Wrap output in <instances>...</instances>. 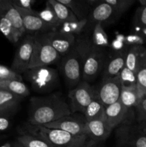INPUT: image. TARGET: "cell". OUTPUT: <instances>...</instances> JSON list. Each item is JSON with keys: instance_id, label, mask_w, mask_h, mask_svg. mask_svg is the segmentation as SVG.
Here are the masks:
<instances>
[{"instance_id": "cell-1", "label": "cell", "mask_w": 146, "mask_h": 147, "mask_svg": "<svg viewBox=\"0 0 146 147\" xmlns=\"http://www.w3.org/2000/svg\"><path fill=\"white\" fill-rule=\"evenodd\" d=\"M72 113L61 93L33 97L29 100L28 121L31 126H44Z\"/></svg>"}, {"instance_id": "cell-2", "label": "cell", "mask_w": 146, "mask_h": 147, "mask_svg": "<svg viewBox=\"0 0 146 147\" xmlns=\"http://www.w3.org/2000/svg\"><path fill=\"white\" fill-rule=\"evenodd\" d=\"M75 45L82 58V78L87 83L93 81L105 65L104 49L94 46L84 37L76 40Z\"/></svg>"}, {"instance_id": "cell-3", "label": "cell", "mask_w": 146, "mask_h": 147, "mask_svg": "<svg viewBox=\"0 0 146 147\" xmlns=\"http://www.w3.org/2000/svg\"><path fill=\"white\" fill-rule=\"evenodd\" d=\"M27 129L28 133L43 138L54 147H85L90 140L87 135L77 136L64 131L44 126L29 124Z\"/></svg>"}, {"instance_id": "cell-4", "label": "cell", "mask_w": 146, "mask_h": 147, "mask_svg": "<svg viewBox=\"0 0 146 147\" xmlns=\"http://www.w3.org/2000/svg\"><path fill=\"white\" fill-rule=\"evenodd\" d=\"M24 74L33 90L40 94L52 93L57 89L60 83L58 73L50 66L29 68Z\"/></svg>"}, {"instance_id": "cell-5", "label": "cell", "mask_w": 146, "mask_h": 147, "mask_svg": "<svg viewBox=\"0 0 146 147\" xmlns=\"http://www.w3.org/2000/svg\"><path fill=\"white\" fill-rule=\"evenodd\" d=\"M136 116L131 109L127 119L118 126L116 132L119 147H146V134L135 125Z\"/></svg>"}, {"instance_id": "cell-6", "label": "cell", "mask_w": 146, "mask_h": 147, "mask_svg": "<svg viewBox=\"0 0 146 147\" xmlns=\"http://www.w3.org/2000/svg\"><path fill=\"white\" fill-rule=\"evenodd\" d=\"M82 67L81 54L74 45V47L67 55L63 56L60 63L61 74L69 88H74L82 81Z\"/></svg>"}, {"instance_id": "cell-7", "label": "cell", "mask_w": 146, "mask_h": 147, "mask_svg": "<svg viewBox=\"0 0 146 147\" xmlns=\"http://www.w3.org/2000/svg\"><path fill=\"white\" fill-rule=\"evenodd\" d=\"M61 56L49 42L45 33L34 35V49L29 68L49 66L57 63Z\"/></svg>"}, {"instance_id": "cell-8", "label": "cell", "mask_w": 146, "mask_h": 147, "mask_svg": "<svg viewBox=\"0 0 146 147\" xmlns=\"http://www.w3.org/2000/svg\"><path fill=\"white\" fill-rule=\"evenodd\" d=\"M70 107L72 113H84L86 108L92 101L98 98L97 89L90 83L82 80L69 92Z\"/></svg>"}, {"instance_id": "cell-9", "label": "cell", "mask_w": 146, "mask_h": 147, "mask_svg": "<svg viewBox=\"0 0 146 147\" xmlns=\"http://www.w3.org/2000/svg\"><path fill=\"white\" fill-rule=\"evenodd\" d=\"M86 123L87 121L84 114L74 113L41 126H44L49 129H59L71 134L79 136L86 135Z\"/></svg>"}, {"instance_id": "cell-10", "label": "cell", "mask_w": 146, "mask_h": 147, "mask_svg": "<svg viewBox=\"0 0 146 147\" xmlns=\"http://www.w3.org/2000/svg\"><path fill=\"white\" fill-rule=\"evenodd\" d=\"M34 35L28 34L21 41L16 51L11 67L14 71L21 75L29 69L33 49H34Z\"/></svg>"}, {"instance_id": "cell-11", "label": "cell", "mask_w": 146, "mask_h": 147, "mask_svg": "<svg viewBox=\"0 0 146 147\" xmlns=\"http://www.w3.org/2000/svg\"><path fill=\"white\" fill-rule=\"evenodd\" d=\"M121 90L122 86L119 76L102 79L101 86L97 89L98 99L106 108L120 100Z\"/></svg>"}, {"instance_id": "cell-12", "label": "cell", "mask_w": 146, "mask_h": 147, "mask_svg": "<svg viewBox=\"0 0 146 147\" xmlns=\"http://www.w3.org/2000/svg\"><path fill=\"white\" fill-rule=\"evenodd\" d=\"M14 7L18 10L21 17L26 33L29 34H42L53 31L47 24L42 21L39 15L38 11L34 9L27 10Z\"/></svg>"}, {"instance_id": "cell-13", "label": "cell", "mask_w": 146, "mask_h": 147, "mask_svg": "<svg viewBox=\"0 0 146 147\" xmlns=\"http://www.w3.org/2000/svg\"><path fill=\"white\" fill-rule=\"evenodd\" d=\"M46 36L53 48L60 56L67 55L75 45V36L62 32L59 30L46 32Z\"/></svg>"}, {"instance_id": "cell-14", "label": "cell", "mask_w": 146, "mask_h": 147, "mask_svg": "<svg viewBox=\"0 0 146 147\" xmlns=\"http://www.w3.org/2000/svg\"><path fill=\"white\" fill-rule=\"evenodd\" d=\"M113 129L110 126L106 119L95 120L87 122L86 135L90 140L101 142L105 141L111 134Z\"/></svg>"}, {"instance_id": "cell-15", "label": "cell", "mask_w": 146, "mask_h": 147, "mask_svg": "<svg viewBox=\"0 0 146 147\" xmlns=\"http://www.w3.org/2000/svg\"><path fill=\"white\" fill-rule=\"evenodd\" d=\"M118 17L114 9L104 0H102L98 5L90 11L89 14V20L94 24L110 23Z\"/></svg>"}, {"instance_id": "cell-16", "label": "cell", "mask_w": 146, "mask_h": 147, "mask_svg": "<svg viewBox=\"0 0 146 147\" xmlns=\"http://www.w3.org/2000/svg\"><path fill=\"white\" fill-rule=\"evenodd\" d=\"M0 17L9 20L21 37L26 34L21 16L11 0H0Z\"/></svg>"}, {"instance_id": "cell-17", "label": "cell", "mask_w": 146, "mask_h": 147, "mask_svg": "<svg viewBox=\"0 0 146 147\" xmlns=\"http://www.w3.org/2000/svg\"><path fill=\"white\" fill-rule=\"evenodd\" d=\"M132 109H127L120 100L105 108V119L112 129L118 127L125 121Z\"/></svg>"}, {"instance_id": "cell-18", "label": "cell", "mask_w": 146, "mask_h": 147, "mask_svg": "<svg viewBox=\"0 0 146 147\" xmlns=\"http://www.w3.org/2000/svg\"><path fill=\"white\" fill-rule=\"evenodd\" d=\"M146 60V48L143 46H133L125 53V67L137 72L143 67Z\"/></svg>"}, {"instance_id": "cell-19", "label": "cell", "mask_w": 146, "mask_h": 147, "mask_svg": "<svg viewBox=\"0 0 146 147\" xmlns=\"http://www.w3.org/2000/svg\"><path fill=\"white\" fill-rule=\"evenodd\" d=\"M125 67V53H117L106 63L103 72L102 79L112 78L119 76Z\"/></svg>"}, {"instance_id": "cell-20", "label": "cell", "mask_w": 146, "mask_h": 147, "mask_svg": "<svg viewBox=\"0 0 146 147\" xmlns=\"http://www.w3.org/2000/svg\"><path fill=\"white\" fill-rule=\"evenodd\" d=\"M21 99L8 90L0 89V113L9 116L15 112Z\"/></svg>"}, {"instance_id": "cell-21", "label": "cell", "mask_w": 146, "mask_h": 147, "mask_svg": "<svg viewBox=\"0 0 146 147\" xmlns=\"http://www.w3.org/2000/svg\"><path fill=\"white\" fill-rule=\"evenodd\" d=\"M68 7L77 17L78 20L87 19L86 16L91 11V8L86 0H58Z\"/></svg>"}, {"instance_id": "cell-22", "label": "cell", "mask_w": 146, "mask_h": 147, "mask_svg": "<svg viewBox=\"0 0 146 147\" xmlns=\"http://www.w3.org/2000/svg\"><path fill=\"white\" fill-rule=\"evenodd\" d=\"M83 114L87 122L105 119V107L97 98L88 105Z\"/></svg>"}, {"instance_id": "cell-23", "label": "cell", "mask_w": 146, "mask_h": 147, "mask_svg": "<svg viewBox=\"0 0 146 147\" xmlns=\"http://www.w3.org/2000/svg\"><path fill=\"white\" fill-rule=\"evenodd\" d=\"M143 98V97L136 87L133 88H122L119 100L127 109H130L133 107H137Z\"/></svg>"}, {"instance_id": "cell-24", "label": "cell", "mask_w": 146, "mask_h": 147, "mask_svg": "<svg viewBox=\"0 0 146 147\" xmlns=\"http://www.w3.org/2000/svg\"><path fill=\"white\" fill-rule=\"evenodd\" d=\"M0 89L8 90L21 98L29 95V88L20 80H0Z\"/></svg>"}, {"instance_id": "cell-25", "label": "cell", "mask_w": 146, "mask_h": 147, "mask_svg": "<svg viewBox=\"0 0 146 147\" xmlns=\"http://www.w3.org/2000/svg\"><path fill=\"white\" fill-rule=\"evenodd\" d=\"M50 5L52 7L57 18H58L60 22L62 24L64 22H74L77 21L78 19L77 18L75 15L73 14L72 11L62 4L58 0H48Z\"/></svg>"}, {"instance_id": "cell-26", "label": "cell", "mask_w": 146, "mask_h": 147, "mask_svg": "<svg viewBox=\"0 0 146 147\" xmlns=\"http://www.w3.org/2000/svg\"><path fill=\"white\" fill-rule=\"evenodd\" d=\"M17 142L25 147H54L43 138L30 133H22L17 138Z\"/></svg>"}, {"instance_id": "cell-27", "label": "cell", "mask_w": 146, "mask_h": 147, "mask_svg": "<svg viewBox=\"0 0 146 147\" xmlns=\"http://www.w3.org/2000/svg\"><path fill=\"white\" fill-rule=\"evenodd\" d=\"M39 15L42 21L47 24L53 31L57 30L61 26V23L59 21L52 7L48 1L46 3L45 8L39 12Z\"/></svg>"}, {"instance_id": "cell-28", "label": "cell", "mask_w": 146, "mask_h": 147, "mask_svg": "<svg viewBox=\"0 0 146 147\" xmlns=\"http://www.w3.org/2000/svg\"><path fill=\"white\" fill-rule=\"evenodd\" d=\"M0 32L12 43H17L21 37V34L16 30L11 22L2 17H0Z\"/></svg>"}, {"instance_id": "cell-29", "label": "cell", "mask_w": 146, "mask_h": 147, "mask_svg": "<svg viewBox=\"0 0 146 147\" xmlns=\"http://www.w3.org/2000/svg\"><path fill=\"white\" fill-rule=\"evenodd\" d=\"M92 42L94 46L100 48L104 49V47H110L108 36L103 29L102 24H94L92 32Z\"/></svg>"}, {"instance_id": "cell-30", "label": "cell", "mask_w": 146, "mask_h": 147, "mask_svg": "<svg viewBox=\"0 0 146 147\" xmlns=\"http://www.w3.org/2000/svg\"><path fill=\"white\" fill-rule=\"evenodd\" d=\"M87 22H88L87 18L77 20V21L64 22L61 24L60 28L57 30L62 32L75 36L76 34H80L83 31Z\"/></svg>"}, {"instance_id": "cell-31", "label": "cell", "mask_w": 146, "mask_h": 147, "mask_svg": "<svg viewBox=\"0 0 146 147\" xmlns=\"http://www.w3.org/2000/svg\"><path fill=\"white\" fill-rule=\"evenodd\" d=\"M122 88H133L137 87V76L136 73L129 70L126 67L123 68L119 75Z\"/></svg>"}, {"instance_id": "cell-32", "label": "cell", "mask_w": 146, "mask_h": 147, "mask_svg": "<svg viewBox=\"0 0 146 147\" xmlns=\"http://www.w3.org/2000/svg\"><path fill=\"white\" fill-rule=\"evenodd\" d=\"M104 1L114 9L119 17L126 12L135 2V0H104Z\"/></svg>"}, {"instance_id": "cell-33", "label": "cell", "mask_w": 146, "mask_h": 147, "mask_svg": "<svg viewBox=\"0 0 146 147\" xmlns=\"http://www.w3.org/2000/svg\"><path fill=\"white\" fill-rule=\"evenodd\" d=\"M135 23L139 29L137 34L146 39V7H139L135 17Z\"/></svg>"}, {"instance_id": "cell-34", "label": "cell", "mask_w": 146, "mask_h": 147, "mask_svg": "<svg viewBox=\"0 0 146 147\" xmlns=\"http://www.w3.org/2000/svg\"><path fill=\"white\" fill-rule=\"evenodd\" d=\"M16 80L22 81V77L11 68L0 65V80Z\"/></svg>"}, {"instance_id": "cell-35", "label": "cell", "mask_w": 146, "mask_h": 147, "mask_svg": "<svg viewBox=\"0 0 146 147\" xmlns=\"http://www.w3.org/2000/svg\"><path fill=\"white\" fill-rule=\"evenodd\" d=\"M137 88L143 98L146 96V66H143L136 73Z\"/></svg>"}, {"instance_id": "cell-36", "label": "cell", "mask_w": 146, "mask_h": 147, "mask_svg": "<svg viewBox=\"0 0 146 147\" xmlns=\"http://www.w3.org/2000/svg\"><path fill=\"white\" fill-rule=\"evenodd\" d=\"M146 42V39L137 33H133L125 36L126 45L131 46H143Z\"/></svg>"}, {"instance_id": "cell-37", "label": "cell", "mask_w": 146, "mask_h": 147, "mask_svg": "<svg viewBox=\"0 0 146 147\" xmlns=\"http://www.w3.org/2000/svg\"><path fill=\"white\" fill-rule=\"evenodd\" d=\"M136 120L138 123H146V96L136 107Z\"/></svg>"}, {"instance_id": "cell-38", "label": "cell", "mask_w": 146, "mask_h": 147, "mask_svg": "<svg viewBox=\"0 0 146 147\" xmlns=\"http://www.w3.org/2000/svg\"><path fill=\"white\" fill-rule=\"evenodd\" d=\"M125 45V36L120 34L116 36V38L112 42L110 47L114 51L121 53V52H123L121 50L124 48Z\"/></svg>"}, {"instance_id": "cell-39", "label": "cell", "mask_w": 146, "mask_h": 147, "mask_svg": "<svg viewBox=\"0 0 146 147\" xmlns=\"http://www.w3.org/2000/svg\"><path fill=\"white\" fill-rule=\"evenodd\" d=\"M11 2L16 7L23 9L31 10L32 6L36 2L35 0H11Z\"/></svg>"}, {"instance_id": "cell-40", "label": "cell", "mask_w": 146, "mask_h": 147, "mask_svg": "<svg viewBox=\"0 0 146 147\" xmlns=\"http://www.w3.org/2000/svg\"><path fill=\"white\" fill-rule=\"evenodd\" d=\"M10 127V120L9 116L0 113V133L4 132Z\"/></svg>"}, {"instance_id": "cell-41", "label": "cell", "mask_w": 146, "mask_h": 147, "mask_svg": "<svg viewBox=\"0 0 146 147\" xmlns=\"http://www.w3.org/2000/svg\"><path fill=\"white\" fill-rule=\"evenodd\" d=\"M100 142H94V141L92 140H90L89 141L88 143L87 144L85 147H100Z\"/></svg>"}, {"instance_id": "cell-42", "label": "cell", "mask_w": 146, "mask_h": 147, "mask_svg": "<svg viewBox=\"0 0 146 147\" xmlns=\"http://www.w3.org/2000/svg\"><path fill=\"white\" fill-rule=\"evenodd\" d=\"M138 2L140 7H146V0H139Z\"/></svg>"}, {"instance_id": "cell-43", "label": "cell", "mask_w": 146, "mask_h": 147, "mask_svg": "<svg viewBox=\"0 0 146 147\" xmlns=\"http://www.w3.org/2000/svg\"><path fill=\"white\" fill-rule=\"evenodd\" d=\"M12 147H25V146H24L23 145H21V144L19 143L18 142H16L15 143L13 144H12Z\"/></svg>"}, {"instance_id": "cell-44", "label": "cell", "mask_w": 146, "mask_h": 147, "mask_svg": "<svg viewBox=\"0 0 146 147\" xmlns=\"http://www.w3.org/2000/svg\"><path fill=\"white\" fill-rule=\"evenodd\" d=\"M1 147H12V144H11L9 143H6Z\"/></svg>"}, {"instance_id": "cell-45", "label": "cell", "mask_w": 146, "mask_h": 147, "mask_svg": "<svg viewBox=\"0 0 146 147\" xmlns=\"http://www.w3.org/2000/svg\"><path fill=\"white\" fill-rule=\"evenodd\" d=\"M5 137H6V136H4V135H0V141L3 140V139H4Z\"/></svg>"}, {"instance_id": "cell-46", "label": "cell", "mask_w": 146, "mask_h": 147, "mask_svg": "<svg viewBox=\"0 0 146 147\" xmlns=\"http://www.w3.org/2000/svg\"><path fill=\"white\" fill-rule=\"evenodd\" d=\"M144 66H146V60H145V65H144Z\"/></svg>"}]
</instances>
